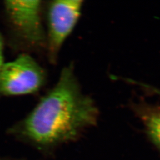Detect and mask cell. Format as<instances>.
<instances>
[{
    "label": "cell",
    "instance_id": "cell-1",
    "mask_svg": "<svg viewBox=\"0 0 160 160\" xmlns=\"http://www.w3.org/2000/svg\"><path fill=\"white\" fill-rule=\"evenodd\" d=\"M100 110L82 91L74 63L62 69L57 83L10 133L40 150H49L81 137L96 126Z\"/></svg>",
    "mask_w": 160,
    "mask_h": 160
},
{
    "label": "cell",
    "instance_id": "cell-2",
    "mask_svg": "<svg viewBox=\"0 0 160 160\" xmlns=\"http://www.w3.org/2000/svg\"><path fill=\"white\" fill-rule=\"evenodd\" d=\"M4 10L17 41L27 51H46L42 1H6Z\"/></svg>",
    "mask_w": 160,
    "mask_h": 160
},
{
    "label": "cell",
    "instance_id": "cell-3",
    "mask_svg": "<svg viewBox=\"0 0 160 160\" xmlns=\"http://www.w3.org/2000/svg\"><path fill=\"white\" fill-rule=\"evenodd\" d=\"M46 71L28 53L5 63L0 69V96L34 94L46 84Z\"/></svg>",
    "mask_w": 160,
    "mask_h": 160
},
{
    "label": "cell",
    "instance_id": "cell-4",
    "mask_svg": "<svg viewBox=\"0 0 160 160\" xmlns=\"http://www.w3.org/2000/svg\"><path fill=\"white\" fill-rule=\"evenodd\" d=\"M83 1H52L46 6V52L50 63H57L64 43L80 18Z\"/></svg>",
    "mask_w": 160,
    "mask_h": 160
},
{
    "label": "cell",
    "instance_id": "cell-5",
    "mask_svg": "<svg viewBox=\"0 0 160 160\" xmlns=\"http://www.w3.org/2000/svg\"><path fill=\"white\" fill-rule=\"evenodd\" d=\"M131 109L141 121L149 139L160 150V105L139 100Z\"/></svg>",
    "mask_w": 160,
    "mask_h": 160
},
{
    "label": "cell",
    "instance_id": "cell-6",
    "mask_svg": "<svg viewBox=\"0 0 160 160\" xmlns=\"http://www.w3.org/2000/svg\"><path fill=\"white\" fill-rule=\"evenodd\" d=\"M137 85L143 87V88L145 90V91L147 92H149L150 93H152L156 95H158L160 96V89L157 87H155L145 83H141V82H138Z\"/></svg>",
    "mask_w": 160,
    "mask_h": 160
},
{
    "label": "cell",
    "instance_id": "cell-7",
    "mask_svg": "<svg viewBox=\"0 0 160 160\" xmlns=\"http://www.w3.org/2000/svg\"><path fill=\"white\" fill-rule=\"evenodd\" d=\"M4 43H3V39L0 34V69L4 65Z\"/></svg>",
    "mask_w": 160,
    "mask_h": 160
},
{
    "label": "cell",
    "instance_id": "cell-8",
    "mask_svg": "<svg viewBox=\"0 0 160 160\" xmlns=\"http://www.w3.org/2000/svg\"><path fill=\"white\" fill-rule=\"evenodd\" d=\"M0 160H11V159H6V158H0Z\"/></svg>",
    "mask_w": 160,
    "mask_h": 160
}]
</instances>
